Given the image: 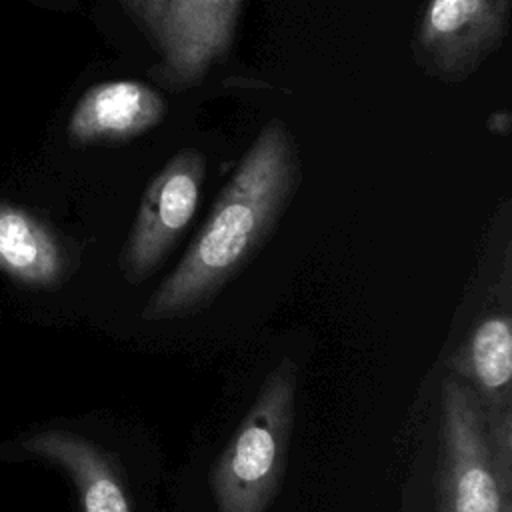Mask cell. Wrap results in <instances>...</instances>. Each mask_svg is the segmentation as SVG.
<instances>
[{
	"label": "cell",
	"mask_w": 512,
	"mask_h": 512,
	"mask_svg": "<svg viewBox=\"0 0 512 512\" xmlns=\"http://www.w3.org/2000/svg\"><path fill=\"white\" fill-rule=\"evenodd\" d=\"M300 182V158L290 126L264 122L206 222L178 266L146 302V320H168L206 306L272 232Z\"/></svg>",
	"instance_id": "cell-1"
},
{
	"label": "cell",
	"mask_w": 512,
	"mask_h": 512,
	"mask_svg": "<svg viewBox=\"0 0 512 512\" xmlns=\"http://www.w3.org/2000/svg\"><path fill=\"white\" fill-rule=\"evenodd\" d=\"M298 370L282 360L264 380L212 472L218 512H264L278 492L296 412Z\"/></svg>",
	"instance_id": "cell-2"
},
{
	"label": "cell",
	"mask_w": 512,
	"mask_h": 512,
	"mask_svg": "<svg viewBox=\"0 0 512 512\" xmlns=\"http://www.w3.org/2000/svg\"><path fill=\"white\" fill-rule=\"evenodd\" d=\"M512 474L498 470L486 416L472 386L442 382L440 512H512Z\"/></svg>",
	"instance_id": "cell-3"
},
{
	"label": "cell",
	"mask_w": 512,
	"mask_h": 512,
	"mask_svg": "<svg viewBox=\"0 0 512 512\" xmlns=\"http://www.w3.org/2000/svg\"><path fill=\"white\" fill-rule=\"evenodd\" d=\"M512 0H426L414 30L416 64L442 82L470 78L502 44Z\"/></svg>",
	"instance_id": "cell-4"
},
{
	"label": "cell",
	"mask_w": 512,
	"mask_h": 512,
	"mask_svg": "<svg viewBox=\"0 0 512 512\" xmlns=\"http://www.w3.org/2000/svg\"><path fill=\"white\" fill-rule=\"evenodd\" d=\"M204 178V154L182 148L148 182L120 254L128 282L138 284L148 278L172 250L198 208Z\"/></svg>",
	"instance_id": "cell-5"
},
{
	"label": "cell",
	"mask_w": 512,
	"mask_h": 512,
	"mask_svg": "<svg viewBox=\"0 0 512 512\" xmlns=\"http://www.w3.org/2000/svg\"><path fill=\"white\" fill-rule=\"evenodd\" d=\"M244 0H168L158 52L160 80L190 88L232 46Z\"/></svg>",
	"instance_id": "cell-6"
},
{
	"label": "cell",
	"mask_w": 512,
	"mask_h": 512,
	"mask_svg": "<svg viewBox=\"0 0 512 512\" xmlns=\"http://www.w3.org/2000/svg\"><path fill=\"white\" fill-rule=\"evenodd\" d=\"M164 96L134 78L90 86L74 104L66 134L74 146L120 144L154 130L166 116Z\"/></svg>",
	"instance_id": "cell-7"
},
{
	"label": "cell",
	"mask_w": 512,
	"mask_h": 512,
	"mask_svg": "<svg viewBox=\"0 0 512 512\" xmlns=\"http://www.w3.org/2000/svg\"><path fill=\"white\" fill-rule=\"evenodd\" d=\"M24 448L70 476L80 512H132L120 470L92 440L68 430H44L30 436Z\"/></svg>",
	"instance_id": "cell-8"
},
{
	"label": "cell",
	"mask_w": 512,
	"mask_h": 512,
	"mask_svg": "<svg viewBox=\"0 0 512 512\" xmlns=\"http://www.w3.org/2000/svg\"><path fill=\"white\" fill-rule=\"evenodd\" d=\"M456 376L466 380L480 400L488 430L512 422V328L506 314L486 316L454 358Z\"/></svg>",
	"instance_id": "cell-9"
},
{
	"label": "cell",
	"mask_w": 512,
	"mask_h": 512,
	"mask_svg": "<svg viewBox=\"0 0 512 512\" xmlns=\"http://www.w3.org/2000/svg\"><path fill=\"white\" fill-rule=\"evenodd\" d=\"M56 236L28 210L0 202V270L28 286H54L64 274Z\"/></svg>",
	"instance_id": "cell-10"
},
{
	"label": "cell",
	"mask_w": 512,
	"mask_h": 512,
	"mask_svg": "<svg viewBox=\"0 0 512 512\" xmlns=\"http://www.w3.org/2000/svg\"><path fill=\"white\" fill-rule=\"evenodd\" d=\"M130 20L148 38V42L158 48L162 26L168 10V0H118Z\"/></svg>",
	"instance_id": "cell-11"
},
{
	"label": "cell",
	"mask_w": 512,
	"mask_h": 512,
	"mask_svg": "<svg viewBox=\"0 0 512 512\" xmlns=\"http://www.w3.org/2000/svg\"><path fill=\"white\" fill-rule=\"evenodd\" d=\"M510 114L506 110H498V112H492L486 120V126L490 130V134H496V136H508L510 134Z\"/></svg>",
	"instance_id": "cell-12"
}]
</instances>
